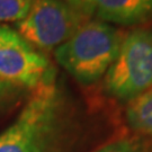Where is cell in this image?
<instances>
[{
  "instance_id": "6da1fadb",
  "label": "cell",
  "mask_w": 152,
  "mask_h": 152,
  "mask_svg": "<svg viewBox=\"0 0 152 152\" xmlns=\"http://www.w3.org/2000/svg\"><path fill=\"white\" fill-rule=\"evenodd\" d=\"M70 127V107L53 69L0 133V152H60Z\"/></svg>"
},
{
  "instance_id": "7a4b0ae2",
  "label": "cell",
  "mask_w": 152,
  "mask_h": 152,
  "mask_svg": "<svg viewBox=\"0 0 152 152\" xmlns=\"http://www.w3.org/2000/svg\"><path fill=\"white\" fill-rule=\"evenodd\" d=\"M122 35L102 20L86 22L68 41L55 49V59L82 85L105 76L118 53Z\"/></svg>"
},
{
  "instance_id": "3957f363",
  "label": "cell",
  "mask_w": 152,
  "mask_h": 152,
  "mask_svg": "<svg viewBox=\"0 0 152 152\" xmlns=\"http://www.w3.org/2000/svg\"><path fill=\"white\" fill-rule=\"evenodd\" d=\"M104 86L109 96L126 103L151 89L152 31L135 29L122 39Z\"/></svg>"
},
{
  "instance_id": "277c9868",
  "label": "cell",
  "mask_w": 152,
  "mask_h": 152,
  "mask_svg": "<svg viewBox=\"0 0 152 152\" xmlns=\"http://www.w3.org/2000/svg\"><path fill=\"white\" fill-rule=\"evenodd\" d=\"M86 23V14L64 0H32L26 17L16 24L17 33L34 49L51 51Z\"/></svg>"
},
{
  "instance_id": "5b68a950",
  "label": "cell",
  "mask_w": 152,
  "mask_h": 152,
  "mask_svg": "<svg viewBox=\"0 0 152 152\" xmlns=\"http://www.w3.org/2000/svg\"><path fill=\"white\" fill-rule=\"evenodd\" d=\"M52 70L46 56L23 37L0 46V81L32 90Z\"/></svg>"
},
{
  "instance_id": "8992f818",
  "label": "cell",
  "mask_w": 152,
  "mask_h": 152,
  "mask_svg": "<svg viewBox=\"0 0 152 152\" xmlns=\"http://www.w3.org/2000/svg\"><path fill=\"white\" fill-rule=\"evenodd\" d=\"M86 14L105 23L136 25L152 17V0H88Z\"/></svg>"
},
{
  "instance_id": "52a82bcc",
  "label": "cell",
  "mask_w": 152,
  "mask_h": 152,
  "mask_svg": "<svg viewBox=\"0 0 152 152\" xmlns=\"http://www.w3.org/2000/svg\"><path fill=\"white\" fill-rule=\"evenodd\" d=\"M126 120L131 129L152 136V88L129 103Z\"/></svg>"
},
{
  "instance_id": "ba28073f",
  "label": "cell",
  "mask_w": 152,
  "mask_h": 152,
  "mask_svg": "<svg viewBox=\"0 0 152 152\" xmlns=\"http://www.w3.org/2000/svg\"><path fill=\"white\" fill-rule=\"evenodd\" d=\"M95 152H152V143L141 137H125L110 142Z\"/></svg>"
},
{
  "instance_id": "9c48e42d",
  "label": "cell",
  "mask_w": 152,
  "mask_h": 152,
  "mask_svg": "<svg viewBox=\"0 0 152 152\" xmlns=\"http://www.w3.org/2000/svg\"><path fill=\"white\" fill-rule=\"evenodd\" d=\"M32 0H0V23L20 22L27 15Z\"/></svg>"
},
{
  "instance_id": "30bf717a",
  "label": "cell",
  "mask_w": 152,
  "mask_h": 152,
  "mask_svg": "<svg viewBox=\"0 0 152 152\" xmlns=\"http://www.w3.org/2000/svg\"><path fill=\"white\" fill-rule=\"evenodd\" d=\"M20 37L22 36L15 29L7 27V26H0V46L4 44L15 42Z\"/></svg>"
},
{
  "instance_id": "8fae6325",
  "label": "cell",
  "mask_w": 152,
  "mask_h": 152,
  "mask_svg": "<svg viewBox=\"0 0 152 152\" xmlns=\"http://www.w3.org/2000/svg\"><path fill=\"white\" fill-rule=\"evenodd\" d=\"M22 89L15 87L12 85H9L7 82L0 81V104L2 102L7 100L8 98L12 97L14 95H16L18 92L20 91Z\"/></svg>"
},
{
  "instance_id": "7c38bea8",
  "label": "cell",
  "mask_w": 152,
  "mask_h": 152,
  "mask_svg": "<svg viewBox=\"0 0 152 152\" xmlns=\"http://www.w3.org/2000/svg\"><path fill=\"white\" fill-rule=\"evenodd\" d=\"M66 1L69 5H71L72 7H75L76 9L82 11L83 14H86V8H87L88 0H64ZM87 15V14H86Z\"/></svg>"
}]
</instances>
